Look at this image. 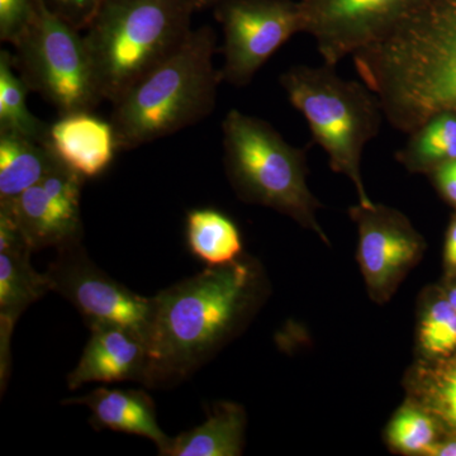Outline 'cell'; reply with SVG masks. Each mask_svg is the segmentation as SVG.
I'll return each mask as SVG.
<instances>
[{"mask_svg":"<svg viewBox=\"0 0 456 456\" xmlns=\"http://www.w3.org/2000/svg\"><path fill=\"white\" fill-rule=\"evenodd\" d=\"M259 289V270L239 259L208 266L151 297L141 384L170 389L188 380L236 334Z\"/></svg>","mask_w":456,"mask_h":456,"instance_id":"6da1fadb","label":"cell"},{"mask_svg":"<svg viewBox=\"0 0 456 456\" xmlns=\"http://www.w3.org/2000/svg\"><path fill=\"white\" fill-rule=\"evenodd\" d=\"M353 59L395 130L456 110V0H435Z\"/></svg>","mask_w":456,"mask_h":456,"instance_id":"7a4b0ae2","label":"cell"},{"mask_svg":"<svg viewBox=\"0 0 456 456\" xmlns=\"http://www.w3.org/2000/svg\"><path fill=\"white\" fill-rule=\"evenodd\" d=\"M217 40L211 27L185 41L113 104L110 123L118 150H134L171 136L211 116L224 82L213 62Z\"/></svg>","mask_w":456,"mask_h":456,"instance_id":"3957f363","label":"cell"},{"mask_svg":"<svg viewBox=\"0 0 456 456\" xmlns=\"http://www.w3.org/2000/svg\"><path fill=\"white\" fill-rule=\"evenodd\" d=\"M193 0H107L86 45L104 101L114 104L191 32Z\"/></svg>","mask_w":456,"mask_h":456,"instance_id":"277c9868","label":"cell"},{"mask_svg":"<svg viewBox=\"0 0 456 456\" xmlns=\"http://www.w3.org/2000/svg\"><path fill=\"white\" fill-rule=\"evenodd\" d=\"M290 104L305 117L336 173L347 176L360 206L373 207L365 191L362 159L384 118L377 95L364 83L346 80L335 66L296 65L279 77Z\"/></svg>","mask_w":456,"mask_h":456,"instance_id":"5b68a950","label":"cell"},{"mask_svg":"<svg viewBox=\"0 0 456 456\" xmlns=\"http://www.w3.org/2000/svg\"><path fill=\"white\" fill-rule=\"evenodd\" d=\"M227 178L237 196L284 213L326 240L318 224L320 203L307 185L305 154L269 122L239 110L222 122Z\"/></svg>","mask_w":456,"mask_h":456,"instance_id":"8992f818","label":"cell"},{"mask_svg":"<svg viewBox=\"0 0 456 456\" xmlns=\"http://www.w3.org/2000/svg\"><path fill=\"white\" fill-rule=\"evenodd\" d=\"M14 66L59 116L93 112L104 101L86 37L38 0L31 27L14 45Z\"/></svg>","mask_w":456,"mask_h":456,"instance_id":"52a82bcc","label":"cell"},{"mask_svg":"<svg viewBox=\"0 0 456 456\" xmlns=\"http://www.w3.org/2000/svg\"><path fill=\"white\" fill-rule=\"evenodd\" d=\"M51 292L70 302L88 329L119 326L145 342L151 317V297L132 292L110 277L88 256L83 244L57 250L46 272Z\"/></svg>","mask_w":456,"mask_h":456,"instance_id":"ba28073f","label":"cell"},{"mask_svg":"<svg viewBox=\"0 0 456 456\" xmlns=\"http://www.w3.org/2000/svg\"><path fill=\"white\" fill-rule=\"evenodd\" d=\"M224 27V82L242 88L297 33H305L299 2L226 0L217 11Z\"/></svg>","mask_w":456,"mask_h":456,"instance_id":"9c48e42d","label":"cell"},{"mask_svg":"<svg viewBox=\"0 0 456 456\" xmlns=\"http://www.w3.org/2000/svg\"><path fill=\"white\" fill-rule=\"evenodd\" d=\"M435 0H299L305 33L316 41L323 64L380 40Z\"/></svg>","mask_w":456,"mask_h":456,"instance_id":"30bf717a","label":"cell"},{"mask_svg":"<svg viewBox=\"0 0 456 456\" xmlns=\"http://www.w3.org/2000/svg\"><path fill=\"white\" fill-rule=\"evenodd\" d=\"M84 182L83 176L61 165L13 202L0 203L13 215L33 253L82 244Z\"/></svg>","mask_w":456,"mask_h":456,"instance_id":"8fae6325","label":"cell"},{"mask_svg":"<svg viewBox=\"0 0 456 456\" xmlns=\"http://www.w3.org/2000/svg\"><path fill=\"white\" fill-rule=\"evenodd\" d=\"M358 222L359 259L369 288L387 292L421 251V239L401 213L382 206L351 209Z\"/></svg>","mask_w":456,"mask_h":456,"instance_id":"7c38bea8","label":"cell"},{"mask_svg":"<svg viewBox=\"0 0 456 456\" xmlns=\"http://www.w3.org/2000/svg\"><path fill=\"white\" fill-rule=\"evenodd\" d=\"M145 368V342L139 336L119 326H97L90 329L88 344L66 383L70 391L89 383H142Z\"/></svg>","mask_w":456,"mask_h":456,"instance_id":"4fadbf2b","label":"cell"},{"mask_svg":"<svg viewBox=\"0 0 456 456\" xmlns=\"http://www.w3.org/2000/svg\"><path fill=\"white\" fill-rule=\"evenodd\" d=\"M49 145L65 167L86 180L103 174L118 150L112 123L92 112L60 116L50 125Z\"/></svg>","mask_w":456,"mask_h":456,"instance_id":"5bb4252c","label":"cell"},{"mask_svg":"<svg viewBox=\"0 0 456 456\" xmlns=\"http://www.w3.org/2000/svg\"><path fill=\"white\" fill-rule=\"evenodd\" d=\"M62 404L88 407L95 431L110 430L151 440L163 454L171 437L159 426L154 399L143 389H110L99 387L83 397L65 399Z\"/></svg>","mask_w":456,"mask_h":456,"instance_id":"9a60e30c","label":"cell"},{"mask_svg":"<svg viewBox=\"0 0 456 456\" xmlns=\"http://www.w3.org/2000/svg\"><path fill=\"white\" fill-rule=\"evenodd\" d=\"M245 411L231 402L213 404L206 421L171 437L161 456H237L244 446Z\"/></svg>","mask_w":456,"mask_h":456,"instance_id":"2e32d148","label":"cell"},{"mask_svg":"<svg viewBox=\"0 0 456 456\" xmlns=\"http://www.w3.org/2000/svg\"><path fill=\"white\" fill-rule=\"evenodd\" d=\"M64 165L49 143L0 131V203H11Z\"/></svg>","mask_w":456,"mask_h":456,"instance_id":"e0dca14e","label":"cell"},{"mask_svg":"<svg viewBox=\"0 0 456 456\" xmlns=\"http://www.w3.org/2000/svg\"><path fill=\"white\" fill-rule=\"evenodd\" d=\"M185 239L189 251L208 266L235 263L242 254V239L235 222L213 208L187 213Z\"/></svg>","mask_w":456,"mask_h":456,"instance_id":"ac0fdd59","label":"cell"},{"mask_svg":"<svg viewBox=\"0 0 456 456\" xmlns=\"http://www.w3.org/2000/svg\"><path fill=\"white\" fill-rule=\"evenodd\" d=\"M29 248L0 251V320L17 325L20 314L51 292L45 273L36 272Z\"/></svg>","mask_w":456,"mask_h":456,"instance_id":"d6986e66","label":"cell"},{"mask_svg":"<svg viewBox=\"0 0 456 456\" xmlns=\"http://www.w3.org/2000/svg\"><path fill=\"white\" fill-rule=\"evenodd\" d=\"M408 136L397 159L412 173L435 171L456 160V110L435 114Z\"/></svg>","mask_w":456,"mask_h":456,"instance_id":"ffe728a7","label":"cell"},{"mask_svg":"<svg viewBox=\"0 0 456 456\" xmlns=\"http://www.w3.org/2000/svg\"><path fill=\"white\" fill-rule=\"evenodd\" d=\"M29 92L14 66L13 55L0 51V131L49 143L50 125L33 116L27 106Z\"/></svg>","mask_w":456,"mask_h":456,"instance_id":"44dd1931","label":"cell"},{"mask_svg":"<svg viewBox=\"0 0 456 456\" xmlns=\"http://www.w3.org/2000/svg\"><path fill=\"white\" fill-rule=\"evenodd\" d=\"M388 436L395 449L410 454L431 455L436 445V428L431 417L412 407L403 408L395 417Z\"/></svg>","mask_w":456,"mask_h":456,"instance_id":"7402d4cb","label":"cell"},{"mask_svg":"<svg viewBox=\"0 0 456 456\" xmlns=\"http://www.w3.org/2000/svg\"><path fill=\"white\" fill-rule=\"evenodd\" d=\"M419 341L426 353L444 355L456 347V311L448 298L441 299L425 312L419 327Z\"/></svg>","mask_w":456,"mask_h":456,"instance_id":"603a6c76","label":"cell"},{"mask_svg":"<svg viewBox=\"0 0 456 456\" xmlns=\"http://www.w3.org/2000/svg\"><path fill=\"white\" fill-rule=\"evenodd\" d=\"M38 0H0V40L16 45L31 27Z\"/></svg>","mask_w":456,"mask_h":456,"instance_id":"cb8c5ba5","label":"cell"},{"mask_svg":"<svg viewBox=\"0 0 456 456\" xmlns=\"http://www.w3.org/2000/svg\"><path fill=\"white\" fill-rule=\"evenodd\" d=\"M56 16L75 28L86 29L107 0H44Z\"/></svg>","mask_w":456,"mask_h":456,"instance_id":"d4e9b609","label":"cell"},{"mask_svg":"<svg viewBox=\"0 0 456 456\" xmlns=\"http://www.w3.org/2000/svg\"><path fill=\"white\" fill-rule=\"evenodd\" d=\"M434 393L441 415L456 410V364L440 378Z\"/></svg>","mask_w":456,"mask_h":456,"instance_id":"484cf974","label":"cell"},{"mask_svg":"<svg viewBox=\"0 0 456 456\" xmlns=\"http://www.w3.org/2000/svg\"><path fill=\"white\" fill-rule=\"evenodd\" d=\"M14 327H16L14 323L0 320V389L2 393L7 389L9 375H11V341Z\"/></svg>","mask_w":456,"mask_h":456,"instance_id":"4316f807","label":"cell"},{"mask_svg":"<svg viewBox=\"0 0 456 456\" xmlns=\"http://www.w3.org/2000/svg\"><path fill=\"white\" fill-rule=\"evenodd\" d=\"M432 173L441 194L456 206V160L441 165Z\"/></svg>","mask_w":456,"mask_h":456,"instance_id":"83f0119b","label":"cell"},{"mask_svg":"<svg viewBox=\"0 0 456 456\" xmlns=\"http://www.w3.org/2000/svg\"><path fill=\"white\" fill-rule=\"evenodd\" d=\"M445 260L452 270H456V217L449 228L445 245Z\"/></svg>","mask_w":456,"mask_h":456,"instance_id":"f1b7e54d","label":"cell"},{"mask_svg":"<svg viewBox=\"0 0 456 456\" xmlns=\"http://www.w3.org/2000/svg\"><path fill=\"white\" fill-rule=\"evenodd\" d=\"M431 455L456 456V441H452V443L448 444H443V445L436 444L435 448L432 449Z\"/></svg>","mask_w":456,"mask_h":456,"instance_id":"f546056e","label":"cell"},{"mask_svg":"<svg viewBox=\"0 0 456 456\" xmlns=\"http://www.w3.org/2000/svg\"><path fill=\"white\" fill-rule=\"evenodd\" d=\"M444 417H445L446 421H448L450 425L454 426V428H456V410L452 411V412L446 413V415H444Z\"/></svg>","mask_w":456,"mask_h":456,"instance_id":"4dcf8cb0","label":"cell"},{"mask_svg":"<svg viewBox=\"0 0 456 456\" xmlns=\"http://www.w3.org/2000/svg\"><path fill=\"white\" fill-rule=\"evenodd\" d=\"M448 301L450 302V305L454 307V310L456 311V287L452 288V290L449 292L448 296Z\"/></svg>","mask_w":456,"mask_h":456,"instance_id":"1f68e13d","label":"cell"},{"mask_svg":"<svg viewBox=\"0 0 456 456\" xmlns=\"http://www.w3.org/2000/svg\"><path fill=\"white\" fill-rule=\"evenodd\" d=\"M208 3V2H212V0H193V3Z\"/></svg>","mask_w":456,"mask_h":456,"instance_id":"d6a6232c","label":"cell"}]
</instances>
